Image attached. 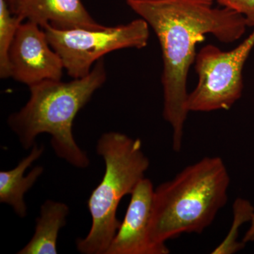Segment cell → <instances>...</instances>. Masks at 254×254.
Listing matches in <instances>:
<instances>
[{
  "mask_svg": "<svg viewBox=\"0 0 254 254\" xmlns=\"http://www.w3.org/2000/svg\"><path fill=\"white\" fill-rule=\"evenodd\" d=\"M127 5L148 23L158 37L163 71V118L173 128V148L181 150L189 112L187 76L195 63V47L207 34L232 43L248 26L243 15L229 8H213L202 0H126Z\"/></svg>",
  "mask_w": 254,
  "mask_h": 254,
  "instance_id": "1",
  "label": "cell"
},
{
  "mask_svg": "<svg viewBox=\"0 0 254 254\" xmlns=\"http://www.w3.org/2000/svg\"><path fill=\"white\" fill-rule=\"evenodd\" d=\"M106 80L102 58L83 77L68 82L46 80L33 85L29 87V100L21 110L9 115L8 126L25 150L36 144L37 136L48 133L57 156L74 168H88L91 161L75 141L73 123L78 112Z\"/></svg>",
  "mask_w": 254,
  "mask_h": 254,
  "instance_id": "2",
  "label": "cell"
},
{
  "mask_svg": "<svg viewBox=\"0 0 254 254\" xmlns=\"http://www.w3.org/2000/svg\"><path fill=\"white\" fill-rule=\"evenodd\" d=\"M230 177L223 160L205 157L155 189L150 235L153 242L201 234L226 204Z\"/></svg>",
  "mask_w": 254,
  "mask_h": 254,
  "instance_id": "3",
  "label": "cell"
},
{
  "mask_svg": "<svg viewBox=\"0 0 254 254\" xmlns=\"http://www.w3.org/2000/svg\"><path fill=\"white\" fill-rule=\"evenodd\" d=\"M96 151L104 160L105 171L88 200L91 230L86 237L76 240V249L83 254H106L121 225L117 216L119 204L124 196L131 194L150 166L141 140L120 132L103 133Z\"/></svg>",
  "mask_w": 254,
  "mask_h": 254,
  "instance_id": "4",
  "label": "cell"
},
{
  "mask_svg": "<svg viewBox=\"0 0 254 254\" xmlns=\"http://www.w3.org/2000/svg\"><path fill=\"white\" fill-rule=\"evenodd\" d=\"M43 28L73 78L86 76L98 60L115 50L145 48L150 36L149 25L141 18L111 27L63 30L48 24Z\"/></svg>",
  "mask_w": 254,
  "mask_h": 254,
  "instance_id": "5",
  "label": "cell"
},
{
  "mask_svg": "<svg viewBox=\"0 0 254 254\" xmlns=\"http://www.w3.org/2000/svg\"><path fill=\"white\" fill-rule=\"evenodd\" d=\"M254 47V30L230 51L208 45L196 55L195 69L198 81L189 93V112L230 110L242 97L244 66Z\"/></svg>",
  "mask_w": 254,
  "mask_h": 254,
  "instance_id": "6",
  "label": "cell"
},
{
  "mask_svg": "<svg viewBox=\"0 0 254 254\" xmlns=\"http://www.w3.org/2000/svg\"><path fill=\"white\" fill-rule=\"evenodd\" d=\"M9 61L11 77L28 87L46 80H61L64 69L46 31L30 21L18 26L10 48Z\"/></svg>",
  "mask_w": 254,
  "mask_h": 254,
  "instance_id": "7",
  "label": "cell"
},
{
  "mask_svg": "<svg viewBox=\"0 0 254 254\" xmlns=\"http://www.w3.org/2000/svg\"><path fill=\"white\" fill-rule=\"evenodd\" d=\"M155 188L143 178L131 194L125 218L105 254H168L166 245L153 242L150 235Z\"/></svg>",
  "mask_w": 254,
  "mask_h": 254,
  "instance_id": "8",
  "label": "cell"
},
{
  "mask_svg": "<svg viewBox=\"0 0 254 254\" xmlns=\"http://www.w3.org/2000/svg\"><path fill=\"white\" fill-rule=\"evenodd\" d=\"M13 14L41 28L50 25L58 29L99 28L81 0H16Z\"/></svg>",
  "mask_w": 254,
  "mask_h": 254,
  "instance_id": "9",
  "label": "cell"
},
{
  "mask_svg": "<svg viewBox=\"0 0 254 254\" xmlns=\"http://www.w3.org/2000/svg\"><path fill=\"white\" fill-rule=\"evenodd\" d=\"M44 151V145L36 143L32 147L28 156L22 159L14 169L0 172V202L10 205L19 218L27 216L24 195L41 176L44 168L42 166L35 167L26 176L24 174L32 164L41 158Z\"/></svg>",
  "mask_w": 254,
  "mask_h": 254,
  "instance_id": "10",
  "label": "cell"
},
{
  "mask_svg": "<svg viewBox=\"0 0 254 254\" xmlns=\"http://www.w3.org/2000/svg\"><path fill=\"white\" fill-rule=\"evenodd\" d=\"M69 214L68 205L47 200L41 207L36 220L34 235L18 254H57V242L60 230L66 224Z\"/></svg>",
  "mask_w": 254,
  "mask_h": 254,
  "instance_id": "11",
  "label": "cell"
},
{
  "mask_svg": "<svg viewBox=\"0 0 254 254\" xmlns=\"http://www.w3.org/2000/svg\"><path fill=\"white\" fill-rule=\"evenodd\" d=\"M21 18L11 12L6 0H0V77H11L9 53Z\"/></svg>",
  "mask_w": 254,
  "mask_h": 254,
  "instance_id": "12",
  "label": "cell"
},
{
  "mask_svg": "<svg viewBox=\"0 0 254 254\" xmlns=\"http://www.w3.org/2000/svg\"><path fill=\"white\" fill-rule=\"evenodd\" d=\"M234 218L231 229L226 237L218 246L212 254H232L236 253L245 247V244L237 241L239 227L246 222L251 221L254 214V207L250 202L242 198H237L233 205Z\"/></svg>",
  "mask_w": 254,
  "mask_h": 254,
  "instance_id": "13",
  "label": "cell"
},
{
  "mask_svg": "<svg viewBox=\"0 0 254 254\" xmlns=\"http://www.w3.org/2000/svg\"><path fill=\"white\" fill-rule=\"evenodd\" d=\"M218 3L243 15L248 26L254 27V0H219Z\"/></svg>",
  "mask_w": 254,
  "mask_h": 254,
  "instance_id": "14",
  "label": "cell"
},
{
  "mask_svg": "<svg viewBox=\"0 0 254 254\" xmlns=\"http://www.w3.org/2000/svg\"><path fill=\"white\" fill-rule=\"evenodd\" d=\"M251 226L250 230L247 231L243 239V242L247 243L249 242H253L254 241V214L251 220Z\"/></svg>",
  "mask_w": 254,
  "mask_h": 254,
  "instance_id": "15",
  "label": "cell"
},
{
  "mask_svg": "<svg viewBox=\"0 0 254 254\" xmlns=\"http://www.w3.org/2000/svg\"><path fill=\"white\" fill-rule=\"evenodd\" d=\"M7 1L8 4H9L10 9H11V12H12L13 8H14L15 1L16 0H6Z\"/></svg>",
  "mask_w": 254,
  "mask_h": 254,
  "instance_id": "16",
  "label": "cell"
},
{
  "mask_svg": "<svg viewBox=\"0 0 254 254\" xmlns=\"http://www.w3.org/2000/svg\"><path fill=\"white\" fill-rule=\"evenodd\" d=\"M202 1H204L205 2L210 3V4H213V1H216L217 2H218L219 0H202Z\"/></svg>",
  "mask_w": 254,
  "mask_h": 254,
  "instance_id": "17",
  "label": "cell"
},
{
  "mask_svg": "<svg viewBox=\"0 0 254 254\" xmlns=\"http://www.w3.org/2000/svg\"><path fill=\"white\" fill-rule=\"evenodd\" d=\"M143 1H157V0H143Z\"/></svg>",
  "mask_w": 254,
  "mask_h": 254,
  "instance_id": "18",
  "label": "cell"
}]
</instances>
